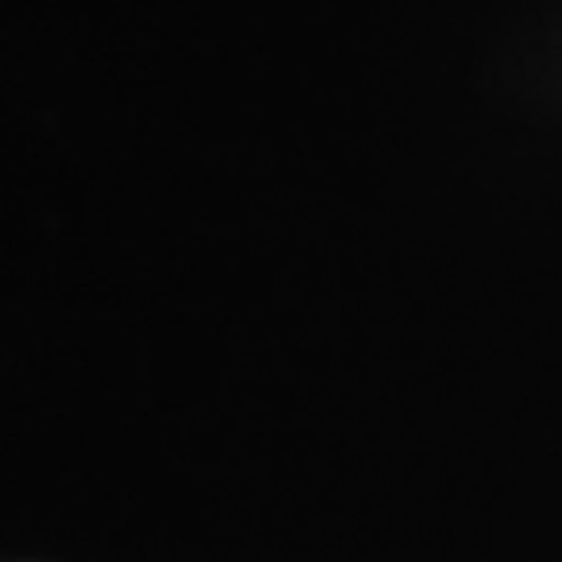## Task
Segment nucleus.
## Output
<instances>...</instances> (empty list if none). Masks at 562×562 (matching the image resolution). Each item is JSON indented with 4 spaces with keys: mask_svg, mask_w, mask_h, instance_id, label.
<instances>
[]
</instances>
